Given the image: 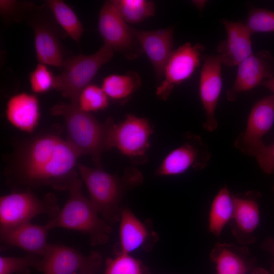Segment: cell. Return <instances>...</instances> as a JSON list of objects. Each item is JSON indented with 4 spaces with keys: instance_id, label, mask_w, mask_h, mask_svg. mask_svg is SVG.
Listing matches in <instances>:
<instances>
[{
    "instance_id": "cell-36",
    "label": "cell",
    "mask_w": 274,
    "mask_h": 274,
    "mask_svg": "<svg viewBox=\"0 0 274 274\" xmlns=\"http://www.w3.org/2000/svg\"><path fill=\"white\" fill-rule=\"evenodd\" d=\"M251 274H270L268 271H267L266 269L259 267L256 268L255 269H254Z\"/></svg>"
},
{
    "instance_id": "cell-9",
    "label": "cell",
    "mask_w": 274,
    "mask_h": 274,
    "mask_svg": "<svg viewBox=\"0 0 274 274\" xmlns=\"http://www.w3.org/2000/svg\"><path fill=\"white\" fill-rule=\"evenodd\" d=\"M183 141L170 151L156 169V177L176 176L193 169L201 170L208 165L211 153L208 145L198 134L185 132Z\"/></svg>"
},
{
    "instance_id": "cell-39",
    "label": "cell",
    "mask_w": 274,
    "mask_h": 274,
    "mask_svg": "<svg viewBox=\"0 0 274 274\" xmlns=\"http://www.w3.org/2000/svg\"><path fill=\"white\" fill-rule=\"evenodd\" d=\"M75 274H78V273H75Z\"/></svg>"
},
{
    "instance_id": "cell-3",
    "label": "cell",
    "mask_w": 274,
    "mask_h": 274,
    "mask_svg": "<svg viewBox=\"0 0 274 274\" xmlns=\"http://www.w3.org/2000/svg\"><path fill=\"white\" fill-rule=\"evenodd\" d=\"M50 114L63 118L66 140L80 155L89 156L95 167L102 168V154L113 148L111 134L114 120L109 118L104 122H100L91 113L71 103L54 105L50 109Z\"/></svg>"
},
{
    "instance_id": "cell-29",
    "label": "cell",
    "mask_w": 274,
    "mask_h": 274,
    "mask_svg": "<svg viewBox=\"0 0 274 274\" xmlns=\"http://www.w3.org/2000/svg\"><path fill=\"white\" fill-rule=\"evenodd\" d=\"M42 257L29 254L22 257L1 256L0 274H26L30 268L39 269Z\"/></svg>"
},
{
    "instance_id": "cell-4",
    "label": "cell",
    "mask_w": 274,
    "mask_h": 274,
    "mask_svg": "<svg viewBox=\"0 0 274 274\" xmlns=\"http://www.w3.org/2000/svg\"><path fill=\"white\" fill-rule=\"evenodd\" d=\"M82 181L79 177L67 190L68 198L58 213L45 225L49 230L62 228L81 232L88 235L92 245L107 242L112 228L89 199L82 192Z\"/></svg>"
},
{
    "instance_id": "cell-15",
    "label": "cell",
    "mask_w": 274,
    "mask_h": 274,
    "mask_svg": "<svg viewBox=\"0 0 274 274\" xmlns=\"http://www.w3.org/2000/svg\"><path fill=\"white\" fill-rule=\"evenodd\" d=\"M222 23L226 38L217 46V55L224 65L229 67L238 66L253 54L251 40L252 34L241 22L224 19Z\"/></svg>"
},
{
    "instance_id": "cell-17",
    "label": "cell",
    "mask_w": 274,
    "mask_h": 274,
    "mask_svg": "<svg viewBox=\"0 0 274 274\" xmlns=\"http://www.w3.org/2000/svg\"><path fill=\"white\" fill-rule=\"evenodd\" d=\"M133 31L154 70L156 79L163 77L166 64L173 51L174 29L170 27L154 30Z\"/></svg>"
},
{
    "instance_id": "cell-8",
    "label": "cell",
    "mask_w": 274,
    "mask_h": 274,
    "mask_svg": "<svg viewBox=\"0 0 274 274\" xmlns=\"http://www.w3.org/2000/svg\"><path fill=\"white\" fill-rule=\"evenodd\" d=\"M154 128L146 118L127 114L124 120L114 124L111 134L113 148H116L134 165L148 159L150 139Z\"/></svg>"
},
{
    "instance_id": "cell-20",
    "label": "cell",
    "mask_w": 274,
    "mask_h": 274,
    "mask_svg": "<svg viewBox=\"0 0 274 274\" xmlns=\"http://www.w3.org/2000/svg\"><path fill=\"white\" fill-rule=\"evenodd\" d=\"M49 229L30 222L5 228H0L2 242L7 245L17 247L30 254L43 257L50 243L48 242Z\"/></svg>"
},
{
    "instance_id": "cell-33",
    "label": "cell",
    "mask_w": 274,
    "mask_h": 274,
    "mask_svg": "<svg viewBox=\"0 0 274 274\" xmlns=\"http://www.w3.org/2000/svg\"><path fill=\"white\" fill-rule=\"evenodd\" d=\"M255 158L263 172L274 174V142L269 145L265 144Z\"/></svg>"
},
{
    "instance_id": "cell-31",
    "label": "cell",
    "mask_w": 274,
    "mask_h": 274,
    "mask_svg": "<svg viewBox=\"0 0 274 274\" xmlns=\"http://www.w3.org/2000/svg\"><path fill=\"white\" fill-rule=\"evenodd\" d=\"M245 25L252 34L274 32V12L253 8L248 15Z\"/></svg>"
},
{
    "instance_id": "cell-37",
    "label": "cell",
    "mask_w": 274,
    "mask_h": 274,
    "mask_svg": "<svg viewBox=\"0 0 274 274\" xmlns=\"http://www.w3.org/2000/svg\"><path fill=\"white\" fill-rule=\"evenodd\" d=\"M206 1H197V2L195 1L194 3L196 4V6L199 9L202 10L206 4Z\"/></svg>"
},
{
    "instance_id": "cell-1",
    "label": "cell",
    "mask_w": 274,
    "mask_h": 274,
    "mask_svg": "<svg viewBox=\"0 0 274 274\" xmlns=\"http://www.w3.org/2000/svg\"><path fill=\"white\" fill-rule=\"evenodd\" d=\"M80 157L66 139L53 133L41 134L16 146L7 173L11 181L20 185L67 190L79 177L76 169Z\"/></svg>"
},
{
    "instance_id": "cell-23",
    "label": "cell",
    "mask_w": 274,
    "mask_h": 274,
    "mask_svg": "<svg viewBox=\"0 0 274 274\" xmlns=\"http://www.w3.org/2000/svg\"><path fill=\"white\" fill-rule=\"evenodd\" d=\"M234 210V194L225 185L220 189L211 204L208 215L209 231L219 237L226 225L232 221Z\"/></svg>"
},
{
    "instance_id": "cell-26",
    "label": "cell",
    "mask_w": 274,
    "mask_h": 274,
    "mask_svg": "<svg viewBox=\"0 0 274 274\" xmlns=\"http://www.w3.org/2000/svg\"><path fill=\"white\" fill-rule=\"evenodd\" d=\"M111 2L127 23H138L155 14V4L152 1L113 0Z\"/></svg>"
},
{
    "instance_id": "cell-22",
    "label": "cell",
    "mask_w": 274,
    "mask_h": 274,
    "mask_svg": "<svg viewBox=\"0 0 274 274\" xmlns=\"http://www.w3.org/2000/svg\"><path fill=\"white\" fill-rule=\"evenodd\" d=\"M248 251L244 247L217 243L210 256L215 265L216 274H245L247 265L245 258Z\"/></svg>"
},
{
    "instance_id": "cell-14",
    "label": "cell",
    "mask_w": 274,
    "mask_h": 274,
    "mask_svg": "<svg viewBox=\"0 0 274 274\" xmlns=\"http://www.w3.org/2000/svg\"><path fill=\"white\" fill-rule=\"evenodd\" d=\"M222 65L217 55L206 56L200 72L199 95L205 112L203 127L210 132L215 131L218 126L215 112L222 88Z\"/></svg>"
},
{
    "instance_id": "cell-13",
    "label": "cell",
    "mask_w": 274,
    "mask_h": 274,
    "mask_svg": "<svg viewBox=\"0 0 274 274\" xmlns=\"http://www.w3.org/2000/svg\"><path fill=\"white\" fill-rule=\"evenodd\" d=\"M274 124V95L260 99L252 107L246 127L235 139L234 147L243 154L255 157L265 144L263 138Z\"/></svg>"
},
{
    "instance_id": "cell-7",
    "label": "cell",
    "mask_w": 274,
    "mask_h": 274,
    "mask_svg": "<svg viewBox=\"0 0 274 274\" xmlns=\"http://www.w3.org/2000/svg\"><path fill=\"white\" fill-rule=\"evenodd\" d=\"M59 210L52 193L40 198L30 190L14 192L0 198V228L30 222L41 214L48 215L51 218Z\"/></svg>"
},
{
    "instance_id": "cell-2",
    "label": "cell",
    "mask_w": 274,
    "mask_h": 274,
    "mask_svg": "<svg viewBox=\"0 0 274 274\" xmlns=\"http://www.w3.org/2000/svg\"><path fill=\"white\" fill-rule=\"evenodd\" d=\"M77 170L86 187L89 199L110 225L119 221L124 195L140 186L144 179L135 166L127 167L121 175L81 164H77Z\"/></svg>"
},
{
    "instance_id": "cell-10",
    "label": "cell",
    "mask_w": 274,
    "mask_h": 274,
    "mask_svg": "<svg viewBox=\"0 0 274 274\" xmlns=\"http://www.w3.org/2000/svg\"><path fill=\"white\" fill-rule=\"evenodd\" d=\"M98 30L104 45L113 52L124 54L129 60L139 57L143 51L133 31L111 1H106L100 9Z\"/></svg>"
},
{
    "instance_id": "cell-27",
    "label": "cell",
    "mask_w": 274,
    "mask_h": 274,
    "mask_svg": "<svg viewBox=\"0 0 274 274\" xmlns=\"http://www.w3.org/2000/svg\"><path fill=\"white\" fill-rule=\"evenodd\" d=\"M104 274H148L143 264L130 254L119 252L108 259Z\"/></svg>"
},
{
    "instance_id": "cell-38",
    "label": "cell",
    "mask_w": 274,
    "mask_h": 274,
    "mask_svg": "<svg viewBox=\"0 0 274 274\" xmlns=\"http://www.w3.org/2000/svg\"><path fill=\"white\" fill-rule=\"evenodd\" d=\"M273 195H274V185L273 186Z\"/></svg>"
},
{
    "instance_id": "cell-19",
    "label": "cell",
    "mask_w": 274,
    "mask_h": 274,
    "mask_svg": "<svg viewBox=\"0 0 274 274\" xmlns=\"http://www.w3.org/2000/svg\"><path fill=\"white\" fill-rule=\"evenodd\" d=\"M260 194L249 191L243 195H234L235 210L232 232L236 239L242 244L255 241L254 232L260 221V208L258 201Z\"/></svg>"
},
{
    "instance_id": "cell-30",
    "label": "cell",
    "mask_w": 274,
    "mask_h": 274,
    "mask_svg": "<svg viewBox=\"0 0 274 274\" xmlns=\"http://www.w3.org/2000/svg\"><path fill=\"white\" fill-rule=\"evenodd\" d=\"M34 4L27 1L1 0L0 14L3 21L6 25L21 22Z\"/></svg>"
},
{
    "instance_id": "cell-12",
    "label": "cell",
    "mask_w": 274,
    "mask_h": 274,
    "mask_svg": "<svg viewBox=\"0 0 274 274\" xmlns=\"http://www.w3.org/2000/svg\"><path fill=\"white\" fill-rule=\"evenodd\" d=\"M205 47L200 43H186L173 51L164 68L163 79L156 95L166 101L173 89L189 78L199 66Z\"/></svg>"
},
{
    "instance_id": "cell-16",
    "label": "cell",
    "mask_w": 274,
    "mask_h": 274,
    "mask_svg": "<svg viewBox=\"0 0 274 274\" xmlns=\"http://www.w3.org/2000/svg\"><path fill=\"white\" fill-rule=\"evenodd\" d=\"M271 57L265 51L253 54L238 65L235 81L231 87L226 91L228 101H235L238 95L250 90L271 78L270 62Z\"/></svg>"
},
{
    "instance_id": "cell-35",
    "label": "cell",
    "mask_w": 274,
    "mask_h": 274,
    "mask_svg": "<svg viewBox=\"0 0 274 274\" xmlns=\"http://www.w3.org/2000/svg\"><path fill=\"white\" fill-rule=\"evenodd\" d=\"M261 85L270 90L274 95V75L264 81Z\"/></svg>"
},
{
    "instance_id": "cell-5",
    "label": "cell",
    "mask_w": 274,
    "mask_h": 274,
    "mask_svg": "<svg viewBox=\"0 0 274 274\" xmlns=\"http://www.w3.org/2000/svg\"><path fill=\"white\" fill-rule=\"evenodd\" d=\"M113 55V51L103 44L92 54H79L66 58L61 73L56 76L54 89L76 106L81 91L91 84L100 68L111 60Z\"/></svg>"
},
{
    "instance_id": "cell-18",
    "label": "cell",
    "mask_w": 274,
    "mask_h": 274,
    "mask_svg": "<svg viewBox=\"0 0 274 274\" xmlns=\"http://www.w3.org/2000/svg\"><path fill=\"white\" fill-rule=\"evenodd\" d=\"M119 222V252L130 254L138 250L149 251L157 242V234L129 208H123Z\"/></svg>"
},
{
    "instance_id": "cell-32",
    "label": "cell",
    "mask_w": 274,
    "mask_h": 274,
    "mask_svg": "<svg viewBox=\"0 0 274 274\" xmlns=\"http://www.w3.org/2000/svg\"><path fill=\"white\" fill-rule=\"evenodd\" d=\"M29 79L31 89L35 93H44L55 88L56 76L44 64L38 63Z\"/></svg>"
},
{
    "instance_id": "cell-11",
    "label": "cell",
    "mask_w": 274,
    "mask_h": 274,
    "mask_svg": "<svg viewBox=\"0 0 274 274\" xmlns=\"http://www.w3.org/2000/svg\"><path fill=\"white\" fill-rule=\"evenodd\" d=\"M101 261L99 252L86 255L64 245L50 244L38 270L43 274H95Z\"/></svg>"
},
{
    "instance_id": "cell-24",
    "label": "cell",
    "mask_w": 274,
    "mask_h": 274,
    "mask_svg": "<svg viewBox=\"0 0 274 274\" xmlns=\"http://www.w3.org/2000/svg\"><path fill=\"white\" fill-rule=\"evenodd\" d=\"M141 80L134 71L124 74H113L103 79L101 88L109 99L125 104L140 87Z\"/></svg>"
},
{
    "instance_id": "cell-28",
    "label": "cell",
    "mask_w": 274,
    "mask_h": 274,
    "mask_svg": "<svg viewBox=\"0 0 274 274\" xmlns=\"http://www.w3.org/2000/svg\"><path fill=\"white\" fill-rule=\"evenodd\" d=\"M109 100L101 87L90 84L80 92L76 106L84 112L91 113L106 108Z\"/></svg>"
},
{
    "instance_id": "cell-25",
    "label": "cell",
    "mask_w": 274,
    "mask_h": 274,
    "mask_svg": "<svg viewBox=\"0 0 274 274\" xmlns=\"http://www.w3.org/2000/svg\"><path fill=\"white\" fill-rule=\"evenodd\" d=\"M45 3L64 32L75 41L79 42L84 28L72 9L61 0H48Z\"/></svg>"
},
{
    "instance_id": "cell-21",
    "label": "cell",
    "mask_w": 274,
    "mask_h": 274,
    "mask_svg": "<svg viewBox=\"0 0 274 274\" xmlns=\"http://www.w3.org/2000/svg\"><path fill=\"white\" fill-rule=\"evenodd\" d=\"M6 116L15 128L25 132H33L40 118V106L35 94L22 92L12 96L7 101Z\"/></svg>"
},
{
    "instance_id": "cell-6",
    "label": "cell",
    "mask_w": 274,
    "mask_h": 274,
    "mask_svg": "<svg viewBox=\"0 0 274 274\" xmlns=\"http://www.w3.org/2000/svg\"><path fill=\"white\" fill-rule=\"evenodd\" d=\"M25 20L33 32L35 50L38 63L61 70L66 59L61 41L64 35L46 3L41 6L34 4Z\"/></svg>"
},
{
    "instance_id": "cell-34",
    "label": "cell",
    "mask_w": 274,
    "mask_h": 274,
    "mask_svg": "<svg viewBox=\"0 0 274 274\" xmlns=\"http://www.w3.org/2000/svg\"><path fill=\"white\" fill-rule=\"evenodd\" d=\"M263 250L268 252L272 256V272L274 274V237H271L265 239L262 244Z\"/></svg>"
}]
</instances>
